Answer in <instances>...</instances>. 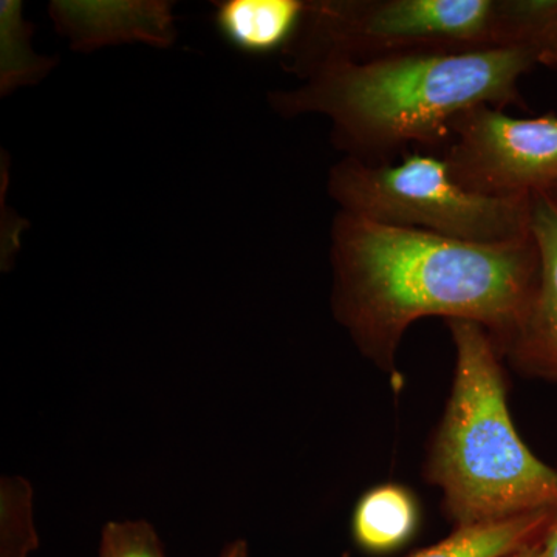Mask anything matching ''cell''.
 I'll return each instance as SVG.
<instances>
[{
  "mask_svg": "<svg viewBox=\"0 0 557 557\" xmlns=\"http://www.w3.org/2000/svg\"><path fill=\"white\" fill-rule=\"evenodd\" d=\"M330 240L333 314L359 354L392 376L406 332L424 318L478 322L504 355L541 276L533 231L474 244L339 211Z\"/></svg>",
  "mask_w": 557,
  "mask_h": 557,
  "instance_id": "6da1fadb",
  "label": "cell"
},
{
  "mask_svg": "<svg viewBox=\"0 0 557 557\" xmlns=\"http://www.w3.org/2000/svg\"><path fill=\"white\" fill-rule=\"evenodd\" d=\"M534 65L537 53L527 47L426 51L335 65L269 98L285 119L327 116L333 143L346 157L392 163L410 146L437 149L448 143L450 120L461 110L523 108L519 83Z\"/></svg>",
  "mask_w": 557,
  "mask_h": 557,
  "instance_id": "7a4b0ae2",
  "label": "cell"
},
{
  "mask_svg": "<svg viewBox=\"0 0 557 557\" xmlns=\"http://www.w3.org/2000/svg\"><path fill=\"white\" fill-rule=\"evenodd\" d=\"M456 351L453 386L429 440L424 482L454 528L557 512V469L520 437L504 361L478 322L445 321Z\"/></svg>",
  "mask_w": 557,
  "mask_h": 557,
  "instance_id": "3957f363",
  "label": "cell"
},
{
  "mask_svg": "<svg viewBox=\"0 0 557 557\" xmlns=\"http://www.w3.org/2000/svg\"><path fill=\"white\" fill-rule=\"evenodd\" d=\"M505 47L515 46L500 0H307L282 54L306 81L335 65Z\"/></svg>",
  "mask_w": 557,
  "mask_h": 557,
  "instance_id": "277c9868",
  "label": "cell"
},
{
  "mask_svg": "<svg viewBox=\"0 0 557 557\" xmlns=\"http://www.w3.org/2000/svg\"><path fill=\"white\" fill-rule=\"evenodd\" d=\"M329 196L341 211L388 226L426 231L474 244H504L531 231L533 197L490 199L469 193L443 157L405 153L399 163L344 157L329 172Z\"/></svg>",
  "mask_w": 557,
  "mask_h": 557,
  "instance_id": "5b68a950",
  "label": "cell"
},
{
  "mask_svg": "<svg viewBox=\"0 0 557 557\" xmlns=\"http://www.w3.org/2000/svg\"><path fill=\"white\" fill-rule=\"evenodd\" d=\"M443 160L469 193L490 199H527L544 193L557 175V116L516 119L478 104L449 123Z\"/></svg>",
  "mask_w": 557,
  "mask_h": 557,
  "instance_id": "8992f818",
  "label": "cell"
},
{
  "mask_svg": "<svg viewBox=\"0 0 557 557\" xmlns=\"http://www.w3.org/2000/svg\"><path fill=\"white\" fill-rule=\"evenodd\" d=\"M174 3L166 0H54V28L73 50L94 51L121 44L168 49L177 39Z\"/></svg>",
  "mask_w": 557,
  "mask_h": 557,
  "instance_id": "52a82bcc",
  "label": "cell"
},
{
  "mask_svg": "<svg viewBox=\"0 0 557 557\" xmlns=\"http://www.w3.org/2000/svg\"><path fill=\"white\" fill-rule=\"evenodd\" d=\"M531 228L541 252V276L502 357L527 379L557 384V209L542 193L533 197Z\"/></svg>",
  "mask_w": 557,
  "mask_h": 557,
  "instance_id": "ba28073f",
  "label": "cell"
},
{
  "mask_svg": "<svg viewBox=\"0 0 557 557\" xmlns=\"http://www.w3.org/2000/svg\"><path fill=\"white\" fill-rule=\"evenodd\" d=\"M304 7L302 0H223L215 3L214 24L237 50L265 54L287 46Z\"/></svg>",
  "mask_w": 557,
  "mask_h": 557,
  "instance_id": "9c48e42d",
  "label": "cell"
},
{
  "mask_svg": "<svg viewBox=\"0 0 557 557\" xmlns=\"http://www.w3.org/2000/svg\"><path fill=\"white\" fill-rule=\"evenodd\" d=\"M420 523V505L412 491L397 483L372 487L359 498L351 533L359 548L386 555L408 544Z\"/></svg>",
  "mask_w": 557,
  "mask_h": 557,
  "instance_id": "30bf717a",
  "label": "cell"
},
{
  "mask_svg": "<svg viewBox=\"0 0 557 557\" xmlns=\"http://www.w3.org/2000/svg\"><path fill=\"white\" fill-rule=\"evenodd\" d=\"M557 522V512L542 511L480 525L454 528L431 547L408 557H508L539 544Z\"/></svg>",
  "mask_w": 557,
  "mask_h": 557,
  "instance_id": "8fae6325",
  "label": "cell"
},
{
  "mask_svg": "<svg viewBox=\"0 0 557 557\" xmlns=\"http://www.w3.org/2000/svg\"><path fill=\"white\" fill-rule=\"evenodd\" d=\"M35 27L25 21L20 0L0 2V94L38 84L57 67L58 60L36 53L32 46Z\"/></svg>",
  "mask_w": 557,
  "mask_h": 557,
  "instance_id": "7c38bea8",
  "label": "cell"
},
{
  "mask_svg": "<svg viewBox=\"0 0 557 557\" xmlns=\"http://www.w3.org/2000/svg\"><path fill=\"white\" fill-rule=\"evenodd\" d=\"M509 40L536 51L539 64L557 67V0H500Z\"/></svg>",
  "mask_w": 557,
  "mask_h": 557,
  "instance_id": "4fadbf2b",
  "label": "cell"
},
{
  "mask_svg": "<svg viewBox=\"0 0 557 557\" xmlns=\"http://www.w3.org/2000/svg\"><path fill=\"white\" fill-rule=\"evenodd\" d=\"M39 548L33 512V487L22 478L0 485V557H30Z\"/></svg>",
  "mask_w": 557,
  "mask_h": 557,
  "instance_id": "5bb4252c",
  "label": "cell"
},
{
  "mask_svg": "<svg viewBox=\"0 0 557 557\" xmlns=\"http://www.w3.org/2000/svg\"><path fill=\"white\" fill-rule=\"evenodd\" d=\"M98 557H168L156 528L146 520H112L101 531Z\"/></svg>",
  "mask_w": 557,
  "mask_h": 557,
  "instance_id": "9a60e30c",
  "label": "cell"
},
{
  "mask_svg": "<svg viewBox=\"0 0 557 557\" xmlns=\"http://www.w3.org/2000/svg\"><path fill=\"white\" fill-rule=\"evenodd\" d=\"M539 557H557V522L542 541L541 556Z\"/></svg>",
  "mask_w": 557,
  "mask_h": 557,
  "instance_id": "2e32d148",
  "label": "cell"
},
{
  "mask_svg": "<svg viewBox=\"0 0 557 557\" xmlns=\"http://www.w3.org/2000/svg\"><path fill=\"white\" fill-rule=\"evenodd\" d=\"M219 557H249L247 542L234 541L220 552Z\"/></svg>",
  "mask_w": 557,
  "mask_h": 557,
  "instance_id": "e0dca14e",
  "label": "cell"
},
{
  "mask_svg": "<svg viewBox=\"0 0 557 557\" xmlns=\"http://www.w3.org/2000/svg\"><path fill=\"white\" fill-rule=\"evenodd\" d=\"M541 545L542 542H539V544L530 545V547L519 549V552L512 553V555L508 557H539L541 556Z\"/></svg>",
  "mask_w": 557,
  "mask_h": 557,
  "instance_id": "ac0fdd59",
  "label": "cell"
},
{
  "mask_svg": "<svg viewBox=\"0 0 557 557\" xmlns=\"http://www.w3.org/2000/svg\"><path fill=\"white\" fill-rule=\"evenodd\" d=\"M544 196H547V199L552 201L553 205H555L557 209V175L555 180H553L552 183L547 186V189L544 190Z\"/></svg>",
  "mask_w": 557,
  "mask_h": 557,
  "instance_id": "d6986e66",
  "label": "cell"
}]
</instances>
